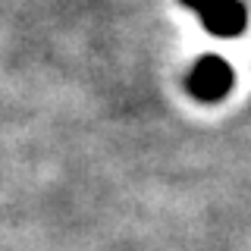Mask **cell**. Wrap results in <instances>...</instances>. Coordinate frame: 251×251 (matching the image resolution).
<instances>
[{
	"label": "cell",
	"mask_w": 251,
	"mask_h": 251,
	"mask_svg": "<svg viewBox=\"0 0 251 251\" xmlns=\"http://www.w3.org/2000/svg\"><path fill=\"white\" fill-rule=\"evenodd\" d=\"M232 88V66L223 57H201L188 73V91L198 100L214 104Z\"/></svg>",
	"instance_id": "cell-2"
},
{
	"label": "cell",
	"mask_w": 251,
	"mask_h": 251,
	"mask_svg": "<svg viewBox=\"0 0 251 251\" xmlns=\"http://www.w3.org/2000/svg\"><path fill=\"white\" fill-rule=\"evenodd\" d=\"M195 16L201 19V25L217 38H235L245 31L248 13L239 0H182Z\"/></svg>",
	"instance_id": "cell-1"
}]
</instances>
